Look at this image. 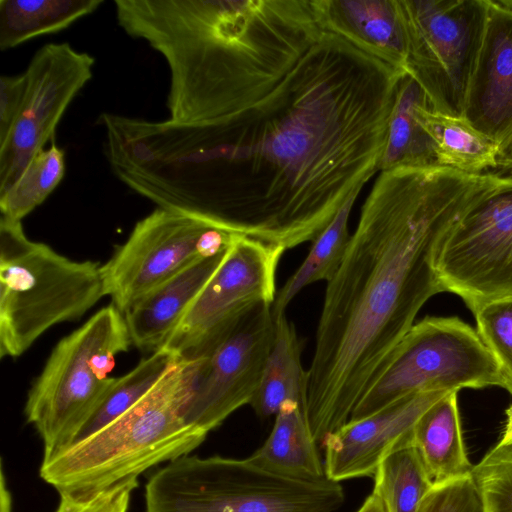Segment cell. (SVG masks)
<instances>
[{
	"label": "cell",
	"instance_id": "obj_16",
	"mask_svg": "<svg viewBox=\"0 0 512 512\" xmlns=\"http://www.w3.org/2000/svg\"><path fill=\"white\" fill-rule=\"evenodd\" d=\"M485 3L487 19L464 117L495 143L501 168L512 160V15Z\"/></svg>",
	"mask_w": 512,
	"mask_h": 512
},
{
	"label": "cell",
	"instance_id": "obj_32",
	"mask_svg": "<svg viewBox=\"0 0 512 512\" xmlns=\"http://www.w3.org/2000/svg\"><path fill=\"white\" fill-rule=\"evenodd\" d=\"M137 485V479H130L90 495L62 494L55 512H127Z\"/></svg>",
	"mask_w": 512,
	"mask_h": 512
},
{
	"label": "cell",
	"instance_id": "obj_36",
	"mask_svg": "<svg viewBox=\"0 0 512 512\" xmlns=\"http://www.w3.org/2000/svg\"><path fill=\"white\" fill-rule=\"evenodd\" d=\"M1 493H0V512H11V495L6 487L3 470H1Z\"/></svg>",
	"mask_w": 512,
	"mask_h": 512
},
{
	"label": "cell",
	"instance_id": "obj_9",
	"mask_svg": "<svg viewBox=\"0 0 512 512\" xmlns=\"http://www.w3.org/2000/svg\"><path fill=\"white\" fill-rule=\"evenodd\" d=\"M407 36L406 73L434 111L464 116L486 19L485 0H399Z\"/></svg>",
	"mask_w": 512,
	"mask_h": 512
},
{
	"label": "cell",
	"instance_id": "obj_22",
	"mask_svg": "<svg viewBox=\"0 0 512 512\" xmlns=\"http://www.w3.org/2000/svg\"><path fill=\"white\" fill-rule=\"evenodd\" d=\"M274 319V342L249 404L260 418L276 415L287 402L298 403L307 412L308 371L301 361L300 341L285 314Z\"/></svg>",
	"mask_w": 512,
	"mask_h": 512
},
{
	"label": "cell",
	"instance_id": "obj_33",
	"mask_svg": "<svg viewBox=\"0 0 512 512\" xmlns=\"http://www.w3.org/2000/svg\"><path fill=\"white\" fill-rule=\"evenodd\" d=\"M25 85L24 73L0 78V145L6 141L16 121Z\"/></svg>",
	"mask_w": 512,
	"mask_h": 512
},
{
	"label": "cell",
	"instance_id": "obj_18",
	"mask_svg": "<svg viewBox=\"0 0 512 512\" xmlns=\"http://www.w3.org/2000/svg\"><path fill=\"white\" fill-rule=\"evenodd\" d=\"M226 249L192 263L123 313L133 345L152 352L164 346L192 301L218 268Z\"/></svg>",
	"mask_w": 512,
	"mask_h": 512
},
{
	"label": "cell",
	"instance_id": "obj_19",
	"mask_svg": "<svg viewBox=\"0 0 512 512\" xmlns=\"http://www.w3.org/2000/svg\"><path fill=\"white\" fill-rule=\"evenodd\" d=\"M457 393L449 392L433 403L412 430V444L434 484L471 476L474 468L466 454Z\"/></svg>",
	"mask_w": 512,
	"mask_h": 512
},
{
	"label": "cell",
	"instance_id": "obj_27",
	"mask_svg": "<svg viewBox=\"0 0 512 512\" xmlns=\"http://www.w3.org/2000/svg\"><path fill=\"white\" fill-rule=\"evenodd\" d=\"M373 493L386 512H416L434 485L424 461L411 442L399 445L380 462Z\"/></svg>",
	"mask_w": 512,
	"mask_h": 512
},
{
	"label": "cell",
	"instance_id": "obj_35",
	"mask_svg": "<svg viewBox=\"0 0 512 512\" xmlns=\"http://www.w3.org/2000/svg\"><path fill=\"white\" fill-rule=\"evenodd\" d=\"M507 422L502 436L496 447H504L512 445V404L506 410Z\"/></svg>",
	"mask_w": 512,
	"mask_h": 512
},
{
	"label": "cell",
	"instance_id": "obj_34",
	"mask_svg": "<svg viewBox=\"0 0 512 512\" xmlns=\"http://www.w3.org/2000/svg\"><path fill=\"white\" fill-rule=\"evenodd\" d=\"M357 512H386L381 500L373 492L365 499Z\"/></svg>",
	"mask_w": 512,
	"mask_h": 512
},
{
	"label": "cell",
	"instance_id": "obj_21",
	"mask_svg": "<svg viewBox=\"0 0 512 512\" xmlns=\"http://www.w3.org/2000/svg\"><path fill=\"white\" fill-rule=\"evenodd\" d=\"M417 113L432 142L437 166L467 174L499 170L497 146L464 116L434 111L427 99L418 104Z\"/></svg>",
	"mask_w": 512,
	"mask_h": 512
},
{
	"label": "cell",
	"instance_id": "obj_38",
	"mask_svg": "<svg viewBox=\"0 0 512 512\" xmlns=\"http://www.w3.org/2000/svg\"><path fill=\"white\" fill-rule=\"evenodd\" d=\"M501 171H504L506 173H509V174H512V160H510L509 162H507L505 165H503L501 168H500Z\"/></svg>",
	"mask_w": 512,
	"mask_h": 512
},
{
	"label": "cell",
	"instance_id": "obj_3",
	"mask_svg": "<svg viewBox=\"0 0 512 512\" xmlns=\"http://www.w3.org/2000/svg\"><path fill=\"white\" fill-rule=\"evenodd\" d=\"M119 27L162 55L169 120H230L266 99L325 33L313 0H115Z\"/></svg>",
	"mask_w": 512,
	"mask_h": 512
},
{
	"label": "cell",
	"instance_id": "obj_23",
	"mask_svg": "<svg viewBox=\"0 0 512 512\" xmlns=\"http://www.w3.org/2000/svg\"><path fill=\"white\" fill-rule=\"evenodd\" d=\"M103 0H0V49L54 34L92 14Z\"/></svg>",
	"mask_w": 512,
	"mask_h": 512
},
{
	"label": "cell",
	"instance_id": "obj_7",
	"mask_svg": "<svg viewBox=\"0 0 512 512\" xmlns=\"http://www.w3.org/2000/svg\"><path fill=\"white\" fill-rule=\"evenodd\" d=\"M132 344L124 315L114 306L93 314L62 338L33 382L25 415L44 443L48 459L71 445L115 377V357Z\"/></svg>",
	"mask_w": 512,
	"mask_h": 512
},
{
	"label": "cell",
	"instance_id": "obj_5",
	"mask_svg": "<svg viewBox=\"0 0 512 512\" xmlns=\"http://www.w3.org/2000/svg\"><path fill=\"white\" fill-rule=\"evenodd\" d=\"M105 295L101 264L71 260L0 218V355L16 358L48 329L83 316Z\"/></svg>",
	"mask_w": 512,
	"mask_h": 512
},
{
	"label": "cell",
	"instance_id": "obj_28",
	"mask_svg": "<svg viewBox=\"0 0 512 512\" xmlns=\"http://www.w3.org/2000/svg\"><path fill=\"white\" fill-rule=\"evenodd\" d=\"M65 175V152L53 141L28 163L16 182L0 194L1 218L19 221L40 206Z\"/></svg>",
	"mask_w": 512,
	"mask_h": 512
},
{
	"label": "cell",
	"instance_id": "obj_29",
	"mask_svg": "<svg viewBox=\"0 0 512 512\" xmlns=\"http://www.w3.org/2000/svg\"><path fill=\"white\" fill-rule=\"evenodd\" d=\"M484 512H512V445L494 447L473 468Z\"/></svg>",
	"mask_w": 512,
	"mask_h": 512
},
{
	"label": "cell",
	"instance_id": "obj_20",
	"mask_svg": "<svg viewBox=\"0 0 512 512\" xmlns=\"http://www.w3.org/2000/svg\"><path fill=\"white\" fill-rule=\"evenodd\" d=\"M248 458L266 470L287 477L311 481L327 478L307 412L295 402L281 407L270 435Z\"/></svg>",
	"mask_w": 512,
	"mask_h": 512
},
{
	"label": "cell",
	"instance_id": "obj_11",
	"mask_svg": "<svg viewBox=\"0 0 512 512\" xmlns=\"http://www.w3.org/2000/svg\"><path fill=\"white\" fill-rule=\"evenodd\" d=\"M285 251L278 245L236 235L163 347L183 358H194L254 309L273 304L277 267Z\"/></svg>",
	"mask_w": 512,
	"mask_h": 512
},
{
	"label": "cell",
	"instance_id": "obj_4",
	"mask_svg": "<svg viewBox=\"0 0 512 512\" xmlns=\"http://www.w3.org/2000/svg\"><path fill=\"white\" fill-rule=\"evenodd\" d=\"M199 362L179 360L133 407L90 437L43 459L41 478L60 495H90L137 479L147 469L189 454L207 433L188 424Z\"/></svg>",
	"mask_w": 512,
	"mask_h": 512
},
{
	"label": "cell",
	"instance_id": "obj_6",
	"mask_svg": "<svg viewBox=\"0 0 512 512\" xmlns=\"http://www.w3.org/2000/svg\"><path fill=\"white\" fill-rule=\"evenodd\" d=\"M340 482L301 480L249 458L183 455L156 471L145 490L147 512H334Z\"/></svg>",
	"mask_w": 512,
	"mask_h": 512
},
{
	"label": "cell",
	"instance_id": "obj_31",
	"mask_svg": "<svg viewBox=\"0 0 512 512\" xmlns=\"http://www.w3.org/2000/svg\"><path fill=\"white\" fill-rule=\"evenodd\" d=\"M416 512H484L478 488L471 476L432 486Z\"/></svg>",
	"mask_w": 512,
	"mask_h": 512
},
{
	"label": "cell",
	"instance_id": "obj_14",
	"mask_svg": "<svg viewBox=\"0 0 512 512\" xmlns=\"http://www.w3.org/2000/svg\"><path fill=\"white\" fill-rule=\"evenodd\" d=\"M272 304L257 307L230 333L192 359L199 368L186 412L189 425L208 434L250 404L274 342Z\"/></svg>",
	"mask_w": 512,
	"mask_h": 512
},
{
	"label": "cell",
	"instance_id": "obj_1",
	"mask_svg": "<svg viewBox=\"0 0 512 512\" xmlns=\"http://www.w3.org/2000/svg\"><path fill=\"white\" fill-rule=\"evenodd\" d=\"M405 74L324 33L238 117L209 124L121 117L112 172L157 207L291 249L314 241L380 171Z\"/></svg>",
	"mask_w": 512,
	"mask_h": 512
},
{
	"label": "cell",
	"instance_id": "obj_8",
	"mask_svg": "<svg viewBox=\"0 0 512 512\" xmlns=\"http://www.w3.org/2000/svg\"><path fill=\"white\" fill-rule=\"evenodd\" d=\"M488 386L504 388L512 396V383L478 332L457 317H426L397 344L349 420L367 417L418 392Z\"/></svg>",
	"mask_w": 512,
	"mask_h": 512
},
{
	"label": "cell",
	"instance_id": "obj_10",
	"mask_svg": "<svg viewBox=\"0 0 512 512\" xmlns=\"http://www.w3.org/2000/svg\"><path fill=\"white\" fill-rule=\"evenodd\" d=\"M236 235L203 218L156 207L101 265L105 295L123 314L192 263L225 250Z\"/></svg>",
	"mask_w": 512,
	"mask_h": 512
},
{
	"label": "cell",
	"instance_id": "obj_15",
	"mask_svg": "<svg viewBox=\"0 0 512 512\" xmlns=\"http://www.w3.org/2000/svg\"><path fill=\"white\" fill-rule=\"evenodd\" d=\"M452 391H425L403 397L358 420H349L321 442L325 448L326 477L342 480L374 476L383 458L401 444L412 441L419 417Z\"/></svg>",
	"mask_w": 512,
	"mask_h": 512
},
{
	"label": "cell",
	"instance_id": "obj_12",
	"mask_svg": "<svg viewBox=\"0 0 512 512\" xmlns=\"http://www.w3.org/2000/svg\"><path fill=\"white\" fill-rule=\"evenodd\" d=\"M435 268L443 290L472 312L512 296V179L457 220L440 244Z\"/></svg>",
	"mask_w": 512,
	"mask_h": 512
},
{
	"label": "cell",
	"instance_id": "obj_37",
	"mask_svg": "<svg viewBox=\"0 0 512 512\" xmlns=\"http://www.w3.org/2000/svg\"><path fill=\"white\" fill-rule=\"evenodd\" d=\"M488 5L512 15V0H486Z\"/></svg>",
	"mask_w": 512,
	"mask_h": 512
},
{
	"label": "cell",
	"instance_id": "obj_13",
	"mask_svg": "<svg viewBox=\"0 0 512 512\" xmlns=\"http://www.w3.org/2000/svg\"><path fill=\"white\" fill-rule=\"evenodd\" d=\"M95 59L69 43H49L33 55L24 73L23 101L6 141L0 145V194L30 160L55 141L59 122L91 80Z\"/></svg>",
	"mask_w": 512,
	"mask_h": 512
},
{
	"label": "cell",
	"instance_id": "obj_25",
	"mask_svg": "<svg viewBox=\"0 0 512 512\" xmlns=\"http://www.w3.org/2000/svg\"><path fill=\"white\" fill-rule=\"evenodd\" d=\"M180 357L177 353L162 347L141 360L125 375L115 378L102 401L77 432L71 445L90 437L127 412L162 379Z\"/></svg>",
	"mask_w": 512,
	"mask_h": 512
},
{
	"label": "cell",
	"instance_id": "obj_17",
	"mask_svg": "<svg viewBox=\"0 0 512 512\" xmlns=\"http://www.w3.org/2000/svg\"><path fill=\"white\" fill-rule=\"evenodd\" d=\"M321 29L406 72L407 36L399 0H313Z\"/></svg>",
	"mask_w": 512,
	"mask_h": 512
},
{
	"label": "cell",
	"instance_id": "obj_30",
	"mask_svg": "<svg viewBox=\"0 0 512 512\" xmlns=\"http://www.w3.org/2000/svg\"><path fill=\"white\" fill-rule=\"evenodd\" d=\"M473 314L476 331L512 383V296L484 303Z\"/></svg>",
	"mask_w": 512,
	"mask_h": 512
},
{
	"label": "cell",
	"instance_id": "obj_2",
	"mask_svg": "<svg viewBox=\"0 0 512 512\" xmlns=\"http://www.w3.org/2000/svg\"><path fill=\"white\" fill-rule=\"evenodd\" d=\"M511 178L442 166L380 171L325 290L307 370V418L317 443L349 420L421 307L444 292L435 261L447 233Z\"/></svg>",
	"mask_w": 512,
	"mask_h": 512
},
{
	"label": "cell",
	"instance_id": "obj_26",
	"mask_svg": "<svg viewBox=\"0 0 512 512\" xmlns=\"http://www.w3.org/2000/svg\"><path fill=\"white\" fill-rule=\"evenodd\" d=\"M358 195L351 197L340 209L331 223L313 241L311 249L300 267L277 292L271 306L274 318L285 314L294 297L306 286L318 282H329L342 263L350 235L348 220Z\"/></svg>",
	"mask_w": 512,
	"mask_h": 512
},
{
	"label": "cell",
	"instance_id": "obj_24",
	"mask_svg": "<svg viewBox=\"0 0 512 512\" xmlns=\"http://www.w3.org/2000/svg\"><path fill=\"white\" fill-rule=\"evenodd\" d=\"M424 99L427 98L419 84L406 73L398 85L380 171L437 166L432 142L417 113V106Z\"/></svg>",
	"mask_w": 512,
	"mask_h": 512
}]
</instances>
